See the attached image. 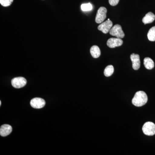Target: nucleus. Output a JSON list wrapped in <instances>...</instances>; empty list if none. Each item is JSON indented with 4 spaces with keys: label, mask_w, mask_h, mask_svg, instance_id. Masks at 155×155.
<instances>
[{
    "label": "nucleus",
    "mask_w": 155,
    "mask_h": 155,
    "mask_svg": "<svg viewBox=\"0 0 155 155\" xmlns=\"http://www.w3.org/2000/svg\"><path fill=\"white\" fill-rule=\"evenodd\" d=\"M147 101L148 97L146 93L143 91H139L134 95L132 103L136 107H140L146 104Z\"/></svg>",
    "instance_id": "nucleus-1"
},
{
    "label": "nucleus",
    "mask_w": 155,
    "mask_h": 155,
    "mask_svg": "<svg viewBox=\"0 0 155 155\" xmlns=\"http://www.w3.org/2000/svg\"><path fill=\"white\" fill-rule=\"evenodd\" d=\"M143 133L147 136H153L155 134V124L152 122H146L142 127Z\"/></svg>",
    "instance_id": "nucleus-2"
},
{
    "label": "nucleus",
    "mask_w": 155,
    "mask_h": 155,
    "mask_svg": "<svg viewBox=\"0 0 155 155\" xmlns=\"http://www.w3.org/2000/svg\"><path fill=\"white\" fill-rule=\"evenodd\" d=\"M110 34L111 35L118 38H122L125 36V34L122 30L121 25L116 24L111 28Z\"/></svg>",
    "instance_id": "nucleus-3"
},
{
    "label": "nucleus",
    "mask_w": 155,
    "mask_h": 155,
    "mask_svg": "<svg viewBox=\"0 0 155 155\" xmlns=\"http://www.w3.org/2000/svg\"><path fill=\"white\" fill-rule=\"evenodd\" d=\"M27 81L24 78L19 77L14 78L11 81L12 86L16 88H20L25 86Z\"/></svg>",
    "instance_id": "nucleus-4"
},
{
    "label": "nucleus",
    "mask_w": 155,
    "mask_h": 155,
    "mask_svg": "<svg viewBox=\"0 0 155 155\" xmlns=\"http://www.w3.org/2000/svg\"><path fill=\"white\" fill-rule=\"evenodd\" d=\"M107 10L104 7H101L97 12L95 22L97 23H102L107 17Z\"/></svg>",
    "instance_id": "nucleus-5"
},
{
    "label": "nucleus",
    "mask_w": 155,
    "mask_h": 155,
    "mask_svg": "<svg viewBox=\"0 0 155 155\" xmlns=\"http://www.w3.org/2000/svg\"><path fill=\"white\" fill-rule=\"evenodd\" d=\"M30 105L31 107L35 109H41L44 107L45 101L41 98H34L31 101Z\"/></svg>",
    "instance_id": "nucleus-6"
},
{
    "label": "nucleus",
    "mask_w": 155,
    "mask_h": 155,
    "mask_svg": "<svg viewBox=\"0 0 155 155\" xmlns=\"http://www.w3.org/2000/svg\"><path fill=\"white\" fill-rule=\"evenodd\" d=\"M113 23L111 20H107L106 22H102L98 27L99 30L102 31L104 34L110 32L111 28L113 27Z\"/></svg>",
    "instance_id": "nucleus-7"
},
{
    "label": "nucleus",
    "mask_w": 155,
    "mask_h": 155,
    "mask_svg": "<svg viewBox=\"0 0 155 155\" xmlns=\"http://www.w3.org/2000/svg\"><path fill=\"white\" fill-rule=\"evenodd\" d=\"M123 42V41L121 38H110L107 41V45L109 48H113L122 45Z\"/></svg>",
    "instance_id": "nucleus-8"
},
{
    "label": "nucleus",
    "mask_w": 155,
    "mask_h": 155,
    "mask_svg": "<svg viewBox=\"0 0 155 155\" xmlns=\"http://www.w3.org/2000/svg\"><path fill=\"white\" fill-rule=\"evenodd\" d=\"M130 60L132 63V67L134 70H138L140 67V56L137 54H131Z\"/></svg>",
    "instance_id": "nucleus-9"
},
{
    "label": "nucleus",
    "mask_w": 155,
    "mask_h": 155,
    "mask_svg": "<svg viewBox=\"0 0 155 155\" xmlns=\"http://www.w3.org/2000/svg\"><path fill=\"white\" fill-rule=\"evenodd\" d=\"M12 131V127L9 125H4L0 128V135L2 137H6L9 135Z\"/></svg>",
    "instance_id": "nucleus-10"
},
{
    "label": "nucleus",
    "mask_w": 155,
    "mask_h": 155,
    "mask_svg": "<svg viewBox=\"0 0 155 155\" xmlns=\"http://www.w3.org/2000/svg\"><path fill=\"white\" fill-rule=\"evenodd\" d=\"M155 15L152 12H149L143 18L142 21L144 24L152 23L154 21Z\"/></svg>",
    "instance_id": "nucleus-11"
},
{
    "label": "nucleus",
    "mask_w": 155,
    "mask_h": 155,
    "mask_svg": "<svg viewBox=\"0 0 155 155\" xmlns=\"http://www.w3.org/2000/svg\"><path fill=\"white\" fill-rule=\"evenodd\" d=\"M90 52L91 56L94 58H98L101 55V50L97 46H93L91 48Z\"/></svg>",
    "instance_id": "nucleus-12"
},
{
    "label": "nucleus",
    "mask_w": 155,
    "mask_h": 155,
    "mask_svg": "<svg viewBox=\"0 0 155 155\" xmlns=\"http://www.w3.org/2000/svg\"><path fill=\"white\" fill-rule=\"evenodd\" d=\"M143 64L145 68L147 69H152L154 67V63L151 58H146L144 59Z\"/></svg>",
    "instance_id": "nucleus-13"
},
{
    "label": "nucleus",
    "mask_w": 155,
    "mask_h": 155,
    "mask_svg": "<svg viewBox=\"0 0 155 155\" xmlns=\"http://www.w3.org/2000/svg\"><path fill=\"white\" fill-rule=\"evenodd\" d=\"M114 67L112 65H109L104 71V74L106 77H109L113 75L114 72Z\"/></svg>",
    "instance_id": "nucleus-14"
},
{
    "label": "nucleus",
    "mask_w": 155,
    "mask_h": 155,
    "mask_svg": "<svg viewBox=\"0 0 155 155\" xmlns=\"http://www.w3.org/2000/svg\"><path fill=\"white\" fill-rule=\"evenodd\" d=\"M147 37L150 41H155V26L152 27L149 31Z\"/></svg>",
    "instance_id": "nucleus-15"
},
{
    "label": "nucleus",
    "mask_w": 155,
    "mask_h": 155,
    "mask_svg": "<svg viewBox=\"0 0 155 155\" xmlns=\"http://www.w3.org/2000/svg\"><path fill=\"white\" fill-rule=\"evenodd\" d=\"M81 10L83 11H91L93 9L92 5L90 3L82 4L81 6Z\"/></svg>",
    "instance_id": "nucleus-16"
},
{
    "label": "nucleus",
    "mask_w": 155,
    "mask_h": 155,
    "mask_svg": "<svg viewBox=\"0 0 155 155\" xmlns=\"http://www.w3.org/2000/svg\"><path fill=\"white\" fill-rule=\"evenodd\" d=\"M14 0H0V3L4 7H8L11 5Z\"/></svg>",
    "instance_id": "nucleus-17"
},
{
    "label": "nucleus",
    "mask_w": 155,
    "mask_h": 155,
    "mask_svg": "<svg viewBox=\"0 0 155 155\" xmlns=\"http://www.w3.org/2000/svg\"><path fill=\"white\" fill-rule=\"evenodd\" d=\"M119 0H109V4L111 6H114L118 5L119 3Z\"/></svg>",
    "instance_id": "nucleus-18"
},
{
    "label": "nucleus",
    "mask_w": 155,
    "mask_h": 155,
    "mask_svg": "<svg viewBox=\"0 0 155 155\" xmlns=\"http://www.w3.org/2000/svg\"><path fill=\"white\" fill-rule=\"evenodd\" d=\"M1 105H2V102H1V101H0V106H1Z\"/></svg>",
    "instance_id": "nucleus-19"
},
{
    "label": "nucleus",
    "mask_w": 155,
    "mask_h": 155,
    "mask_svg": "<svg viewBox=\"0 0 155 155\" xmlns=\"http://www.w3.org/2000/svg\"><path fill=\"white\" fill-rule=\"evenodd\" d=\"M108 20H110V19H108Z\"/></svg>",
    "instance_id": "nucleus-20"
}]
</instances>
